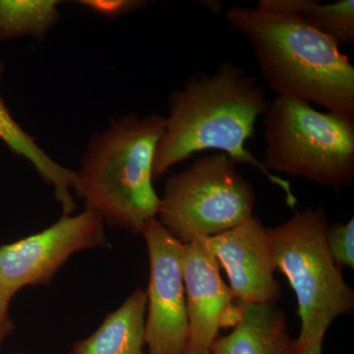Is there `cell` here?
I'll return each instance as SVG.
<instances>
[{"mask_svg":"<svg viewBox=\"0 0 354 354\" xmlns=\"http://www.w3.org/2000/svg\"><path fill=\"white\" fill-rule=\"evenodd\" d=\"M147 304L146 291L137 288L94 334L75 342L70 354H144Z\"/></svg>","mask_w":354,"mask_h":354,"instance_id":"cell-12","label":"cell"},{"mask_svg":"<svg viewBox=\"0 0 354 354\" xmlns=\"http://www.w3.org/2000/svg\"><path fill=\"white\" fill-rule=\"evenodd\" d=\"M269 104L257 79L230 62H223L214 73L192 77L169 95V116L153 160V180L194 153L216 151L235 164L259 169L283 191L288 206L295 208L297 198L290 181L270 171L246 148Z\"/></svg>","mask_w":354,"mask_h":354,"instance_id":"cell-1","label":"cell"},{"mask_svg":"<svg viewBox=\"0 0 354 354\" xmlns=\"http://www.w3.org/2000/svg\"><path fill=\"white\" fill-rule=\"evenodd\" d=\"M78 3L91 12L108 19L135 12L148 4L145 0H81Z\"/></svg>","mask_w":354,"mask_h":354,"instance_id":"cell-17","label":"cell"},{"mask_svg":"<svg viewBox=\"0 0 354 354\" xmlns=\"http://www.w3.org/2000/svg\"><path fill=\"white\" fill-rule=\"evenodd\" d=\"M230 29L252 46L263 78L278 97L354 118V66L334 39L283 14L230 6Z\"/></svg>","mask_w":354,"mask_h":354,"instance_id":"cell-2","label":"cell"},{"mask_svg":"<svg viewBox=\"0 0 354 354\" xmlns=\"http://www.w3.org/2000/svg\"><path fill=\"white\" fill-rule=\"evenodd\" d=\"M4 71V65L0 62V81ZM0 140L16 156L27 160L35 167L39 176L48 185L53 186L55 200L64 209V215H71L77 205L72 191L78 185L76 171L55 162L48 153L38 145L36 139L20 127L14 120L0 97Z\"/></svg>","mask_w":354,"mask_h":354,"instance_id":"cell-13","label":"cell"},{"mask_svg":"<svg viewBox=\"0 0 354 354\" xmlns=\"http://www.w3.org/2000/svg\"><path fill=\"white\" fill-rule=\"evenodd\" d=\"M328 220L321 207L297 212L268 230L277 268L297 298L301 328L295 341L300 354L325 337L337 317L353 313L354 292L344 281L327 242Z\"/></svg>","mask_w":354,"mask_h":354,"instance_id":"cell-4","label":"cell"},{"mask_svg":"<svg viewBox=\"0 0 354 354\" xmlns=\"http://www.w3.org/2000/svg\"><path fill=\"white\" fill-rule=\"evenodd\" d=\"M207 245L227 272L230 288L241 304L276 302L281 288L268 228L256 216L215 236Z\"/></svg>","mask_w":354,"mask_h":354,"instance_id":"cell-10","label":"cell"},{"mask_svg":"<svg viewBox=\"0 0 354 354\" xmlns=\"http://www.w3.org/2000/svg\"><path fill=\"white\" fill-rule=\"evenodd\" d=\"M211 354H297L283 310L274 302L242 304L232 332L218 337Z\"/></svg>","mask_w":354,"mask_h":354,"instance_id":"cell-11","label":"cell"},{"mask_svg":"<svg viewBox=\"0 0 354 354\" xmlns=\"http://www.w3.org/2000/svg\"><path fill=\"white\" fill-rule=\"evenodd\" d=\"M14 354H25V353H14Z\"/></svg>","mask_w":354,"mask_h":354,"instance_id":"cell-20","label":"cell"},{"mask_svg":"<svg viewBox=\"0 0 354 354\" xmlns=\"http://www.w3.org/2000/svg\"><path fill=\"white\" fill-rule=\"evenodd\" d=\"M206 237L183 244V272L189 335L184 354H211L221 329L234 328L242 315Z\"/></svg>","mask_w":354,"mask_h":354,"instance_id":"cell-9","label":"cell"},{"mask_svg":"<svg viewBox=\"0 0 354 354\" xmlns=\"http://www.w3.org/2000/svg\"><path fill=\"white\" fill-rule=\"evenodd\" d=\"M104 221L86 208L50 227L0 246V286L15 295L25 286H46L73 254L108 245Z\"/></svg>","mask_w":354,"mask_h":354,"instance_id":"cell-7","label":"cell"},{"mask_svg":"<svg viewBox=\"0 0 354 354\" xmlns=\"http://www.w3.org/2000/svg\"><path fill=\"white\" fill-rule=\"evenodd\" d=\"M264 136L263 164L270 171L334 190L353 184L354 118L277 95L264 114Z\"/></svg>","mask_w":354,"mask_h":354,"instance_id":"cell-5","label":"cell"},{"mask_svg":"<svg viewBox=\"0 0 354 354\" xmlns=\"http://www.w3.org/2000/svg\"><path fill=\"white\" fill-rule=\"evenodd\" d=\"M255 203L252 184L239 174L232 158L216 153L167 178L158 220L186 244L241 225L252 218Z\"/></svg>","mask_w":354,"mask_h":354,"instance_id":"cell-6","label":"cell"},{"mask_svg":"<svg viewBox=\"0 0 354 354\" xmlns=\"http://www.w3.org/2000/svg\"><path fill=\"white\" fill-rule=\"evenodd\" d=\"M141 234L150 259L145 342L149 354H184L189 335L183 272V243L158 221Z\"/></svg>","mask_w":354,"mask_h":354,"instance_id":"cell-8","label":"cell"},{"mask_svg":"<svg viewBox=\"0 0 354 354\" xmlns=\"http://www.w3.org/2000/svg\"><path fill=\"white\" fill-rule=\"evenodd\" d=\"M327 242L337 267H354V218L346 223L329 225Z\"/></svg>","mask_w":354,"mask_h":354,"instance_id":"cell-16","label":"cell"},{"mask_svg":"<svg viewBox=\"0 0 354 354\" xmlns=\"http://www.w3.org/2000/svg\"><path fill=\"white\" fill-rule=\"evenodd\" d=\"M57 0H0V41L31 37L43 41L60 19Z\"/></svg>","mask_w":354,"mask_h":354,"instance_id":"cell-15","label":"cell"},{"mask_svg":"<svg viewBox=\"0 0 354 354\" xmlns=\"http://www.w3.org/2000/svg\"><path fill=\"white\" fill-rule=\"evenodd\" d=\"M165 116L128 114L91 138L81 162L77 196L111 227L141 234L158 216L153 165Z\"/></svg>","mask_w":354,"mask_h":354,"instance_id":"cell-3","label":"cell"},{"mask_svg":"<svg viewBox=\"0 0 354 354\" xmlns=\"http://www.w3.org/2000/svg\"><path fill=\"white\" fill-rule=\"evenodd\" d=\"M323 339H318L313 344H311L308 348L305 349L304 353L300 354H322Z\"/></svg>","mask_w":354,"mask_h":354,"instance_id":"cell-19","label":"cell"},{"mask_svg":"<svg viewBox=\"0 0 354 354\" xmlns=\"http://www.w3.org/2000/svg\"><path fill=\"white\" fill-rule=\"evenodd\" d=\"M265 12L283 14L334 39L339 46L354 44V1L322 3L315 0H261Z\"/></svg>","mask_w":354,"mask_h":354,"instance_id":"cell-14","label":"cell"},{"mask_svg":"<svg viewBox=\"0 0 354 354\" xmlns=\"http://www.w3.org/2000/svg\"><path fill=\"white\" fill-rule=\"evenodd\" d=\"M14 295L0 286V346L11 335L14 323L9 315V307Z\"/></svg>","mask_w":354,"mask_h":354,"instance_id":"cell-18","label":"cell"}]
</instances>
